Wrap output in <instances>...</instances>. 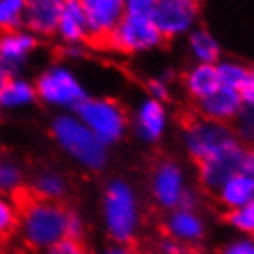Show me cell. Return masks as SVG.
<instances>
[{
  "instance_id": "cell-9",
  "label": "cell",
  "mask_w": 254,
  "mask_h": 254,
  "mask_svg": "<svg viewBox=\"0 0 254 254\" xmlns=\"http://www.w3.org/2000/svg\"><path fill=\"white\" fill-rule=\"evenodd\" d=\"M188 190L190 184L180 163L175 160H162L156 163L150 175V195L158 208L165 212L180 208Z\"/></svg>"
},
{
  "instance_id": "cell-10",
  "label": "cell",
  "mask_w": 254,
  "mask_h": 254,
  "mask_svg": "<svg viewBox=\"0 0 254 254\" xmlns=\"http://www.w3.org/2000/svg\"><path fill=\"white\" fill-rule=\"evenodd\" d=\"M87 24V43L102 47L125 17V0H80Z\"/></svg>"
},
{
  "instance_id": "cell-5",
  "label": "cell",
  "mask_w": 254,
  "mask_h": 254,
  "mask_svg": "<svg viewBox=\"0 0 254 254\" xmlns=\"http://www.w3.org/2000/svg\"><path fill=\"white\" fill-rule=\"evenodd\" d=\"M74 115L106 147L121 141L130 125L125 106L117 100L104 97H87L74 110Z\"/></svg>"
},
{
  "instance_id": "cell-13",
  "label": "cell",
  "mask_w": 254,
  "mask_h": 254,
  "mask_svg": "<svg viewBox=\"0 0 254 254\" xmlns=\"http://www.w3.org/2000/svg\"><path fill=\"white\" fill-rule=\"evenodd\" d=\"M165 236L180 243L184 249L198 245L206 236V221L198 210L191 208H177L171 210L163 221Z\"/></svg>"
},
{
  "instance_id": "cell-2",
  "label": "cell",
  "mask_w": 254,
  "mask_h": 254,
  "mask_svg": "<svg viewBox=\"0 0 254 254\" xmlns=\"http://www.w3.org/2000/svg\"><path fill=\"white\" fill-rule=\"evenodd\" d=\"M102 221L113 243L130 245L141 230V208L135 190L115 178L106 186L102 197Z\"/></svg>"
},
{
  "instance_id": "cell-12",
  "label": "cell",
  "mask_w": 254,
  "mask_h": 254,
  "mask_svg": "<svg viewBox=\"0 0 254 254\" xmlns=\"http://www.w3.org/2000/svg\"><path fill=\"white\" fill-rule=\"evenodd\" d=\"M132 128H134V134L143 143L154 145L162 141L169 128V110L165 106V102L154 100L150 97L139 100V104L134 110Z\"/></svg>"
},
{
  "instance_id": "cell-37",
  "label": "cell",
  "mask_w": 254,
  "mask_h": 254,
  "mask_svg": "<svg viewBox=\"0 0 254 254\" xmlns=\"http://www.w3.org/2000/svg\"><path fill=\"white\" fill-rule=\"evenodd\" d=\"M7 72L4 71V67H2V65H0V89H2V87H4V84H6L7 82Z\"/></svg>"
},
{
  "instance_id": "cell-36",
  "label": "cell",
  "mask_w": 254,
  "mask_h": 254,
  "mask_svg": "<svg viewBox=\"0 0 254 254\" xmlns=\"http://www.w3.org/2000/svg\"><path fill=\"white\" fill-rule=\"evenodd\" d=\"M100 254H135V251L130 245H119V243H113L110 247H106Z\"/></svg>"
},
{
  "instance_id": "cell-35",
  "label": "cell",
  "mask_w": 254,
  "mask_h": 254,
  "mask_svg": "<svg viewBox=\"0 0 254 254\" xmlns=\"http://www.w3.org/2000/svg\"><path fill=\"white\" fill-rule=\"evenodd\" d=\"M243 171H245L251 178H254V147L245 148V162H243Z\"/></svg>"
},
{
  "instance_id": "cell-1",
  "label": "cell",
  "mask_w": 254,
  "mask_h": 254,
  "mask_svg": "<svg viewBox=\"0 0 254 254\" xmlns=\"http://www.w3.org/2000/svg\"><path fill=\"white\" fill-rule=\"evenodd\" d=\"M17 198L21 204L17 236L21 238L24 247L32 253L43 254L58 241L69 238L71 208H67L64 202L34 198L28 191H24Z\"/></svg>"
},
{
  "instance_id": "cell-20",
  "label": "cell",
  "mask_w": 254,
  "mask_h": 254,
  "mask_svg": "<svg viewBox=\"0 0 254 254\" xmlns=\"http://www.w3.org/2000/svg\"><path fill=\"white\" fill-rule=\"evenodd\" d=\"M186 47H188L193 64L215 65L223 58L219 39L212 34V30L200 24L186 36Z\"/></svg>"
},
{
  "instance_id": "cell-39",
  "label": "cell",
  "mask_w": 254,
  "mask_h": 254,
  "mask_svg": "<svg viewBox=\"0 0 254 254\" xmlns=\"http://www.w3.org/2000/svg\"><path fill=\"white\" fill-rule=\"evenodd\" d=\"M195 254H198V253H195Z\"/></svg>"
},
{
  "instance_id": "cell-17",
  "label": "cell",
  "mask_w": 254,
  "mask_h": 254,
  "mask_svg": "<svg viewBox=\"0 0 254 254\" xmlns=\"http://www.w3.org/2000/svg\"><path fill=\"white\" fill-rule=\"evenodd\" d=\"M180 85L184 93L188 95V99L197 104L198 100L208 97L219 87L217 72L215 65H204V64H193L190 65L184 74L180 76Z\"/></svg>"
},
{
  "instance_id": "cell-25",
  "label": "cell",
  "mask_w": 254,
  "mask_h": 254,
  "mask_svg": "<svg viewBox=\"0 0 254 254\" xmlns=\"http://www.w3.org/2000/svg\"><path fill=\"white\" fill-rule=\"evenodd\" d=\"M19 215H21L19 198L0 193V243L11 240L17 234Z\"/></svg>"
},
{
  "instance_id": "cell-4",
  "label": "cell",
  "mask_w": 254,
  "mask_h": 254,
  "mask_svg": "<svg viewBox=\"0 0 254 254\" xmlns=\"http://www.w3.org/2000/svg\"><path fill=\"white\" fill-rule=\"evenodd\" d=\"M180 141L186 154L197 163L206 162L226 148L238 145L230 125L204 119L198 115H193L184 123Z\"/></svg>"
},
{
  "instance_id": "cell-3",
  "label": "cell",
  "mask_w": 254,
  "mask_h": 254,
  "mask_svg": "<svg viewBox=\"0 0 254 254\" xmlns=\"http://www.w3.org/2000/svg\"><path fill=\"white\" fill-rule=\"evenodd\" d=\"M52 135L65 154L87 171H100L108 162V147L97 139L74 113H62L52 121Z\"/></svg>"
},
{
  "instance_id": "cell-34",
  "label": "cell",
  "mask_w": 254,
  "mask_h": 254,
  "mask_svg": "<svg viewBox=\"0 0 254 254\" xmlns=\"http://www.w3.org/2000/svg\"><path fill=\"white\" fill-rule=\"evenodd\" d=\"M240 95H241V100H243V106L254 108V69H253V74H251L249 84L241 89Z\"/></svg>"
},
{
  "instance_id": "cell-19",
  "label": "cell",
  "mask_w": 254,
  "mask_h": 254,
  "mask_svg": "<svg viewBox=\"0 0 254 254\" xmlns=\"http://www.w3.org/2000/svg\"><path fill=\"white\" fill-rule=\"evenodd\" d=\"M213 195L217 197V202L226 212L243 208L251 200H254V178L249 177L245 171H241L228 178Z\"/></svg>"
},
{
  "instance_id": "cell-21",
  "label": "cell",
  "mask_w": 254,
  "mask_h": 254,
  "mask_svg": "<svg viewBox=\"0 0 254 254\" xmlns=\"http://www.w3.org/2000/svg\"><path fill=\"white\" fill-rule=\"evenodd\" d=\"M34 198L39 200H49V202H62L69 191L67 178L58 173V171H39L36 177L32 178L26 190Z\"/></svg>"
},
{
  "instance_id": "cell-38",
  "label": "cell",
  "mask_w": 254,
  "mask_h": 254,
  "mask_svg": "<svg viewBox=\"0 0 254 254\" xmlns=\"http://www.w3.org/2000/svg\"><path fill=\"white\" fill-rule=\"evenodd\" d=\"M182 254H188V253H182Z\"/></svg>"
},
{
  "instance_id": "cell-29",
  "label": "cell",
  "mask_w": 254,
  "mask_h": 254,
  "mask_svg": "<svg viewBox=\"0 0 254 254\" xmlns=\"http://www.w3.org/2000/svg\"><path fill=\"white\" fill-rule=\"evenodd\" d=\"M226 223L240 236H254V200L243 208L226 212Z\"/></svg>"
},
{
  "instance_id": "cell-23",
  "label": "cell",
  "mask_w": 254,
  "mask_h": 254,
  "mask_svg": "<svg viewBox=\"0 0 254 254\" xmlns=\"http://www.w3.org/2000/svg\"><path fill=\"white\" fill-rule=\"evenodd\" d=\"M215 72H217L219 85L241 91L249 84L253 69L249 65L238 62V60H232V58H221L215 64Z\"/></svg>"
},
{
  "instance_id": "cell-7",
  "label": "cell",
  "mask_w": 254,
  "mask_h": 254,
  "mask_svg": "<svg viewBox=\"0 0 254 254\" xmlns=\"http://www.w3.org/2000/svg\"><path fill=\"white\" fill-rule=\"evenodd\" d=\"M36 93L39 99L50 106L65 108L72 112L87 99V93L80 80L62 65L50 67L37 78Z\"/></svg>"
},
{
  "instance_id": "cell-14",
  "label": "cell",
  "mask_w": 254,
  "mask_h": 254,
  "mask_svg": "<svg viewBox=\"0 0 254 254\" xmlns=\"http://www.w3.org/2000/svg\"><path fill=\"white\" fill-rule=\"evenodd\" d=\"M241 108H243V100H241L240 91L225 87V85H219L215 91L195 104L198 117L225 123V125H230L236 119Z\"/></svg>"
},
{
  "instance_id": "cell-18",
  "label": "cell",
  "mask_w": 254,
  "mask_h": 254,
  "mask_svg": "<svg viewBox=\"0 0 254 254\" xmlns=\"http://www.w3.org/2000/svg\"><path fill=\"white\" fill-rule=\"evenodd\" d=\"M56 34L65 45H85L87 43V24H85V15L80 0L64 2Z\"/></svg>"
},
{
  "instance_id": "cell-33",
  "label": "cell",
  "mask_w": 254,
  "mask_h": 254,
  "mask_svg": "<svg viewBox=\"0 0 254 254\" xmlns=\"http://www.w3.org/2000/svg\"><path fill=\"white\" fill-rule=\"evenodd\" d=\"M186 253V249L177 243L175 240H171V238H162V240L158 241V245H156V253L154 254H182Z\"/></svg>"
},
{
  "instance_id": "cell-27",
  "label": "cell",
  "mask_w": 254,
  "mask_h": 254,
  "mask_svg": "<svg viewBox=\"0 0 254 254\" xmlns=\"http://www.w3.org/2000/svg\"><path fill=\"white\" fill-rule=\"evenodd\" d=\"M234 135L241 147H254V108L243 106L236 119L230 123Z\"/></svg>"
},
{
  "instance_id": "cell-28",
  "label": "cell",
  "mask_w": 254,
  "mask_h": 254,
  "mask_svg": "<svg viewBox=\"0 0 254 254\" xmlns=\"http://www.w3.org/2000/svg\"><path fill=\"white\" fill-rule=\"evenodd\" d=\"M175 72L171 69H165V71L158 72L156 76L148 78L147 84H145V89H147V97L154 100H160V102H167V100L173 97V85H175Z\"/></svg>"
},
{
  "instance_id": "cell-8",
  "label": "cell",
  "mask_w": 254,
  "mask_h": 254,
  "mask_svg": "<svg viewBox=\"0 0 254 254\" xmlns=\"http://www.w3.org/2000/svg\"><path fill=\"white\" fill-rule=\"evenodd\" d=\"M198 0H158L150 13V21L154 22L163 41L186 37L195 26H198Z\"/></svg>"
},
{
  "instance_id": "cell-26",
  "label": "cell",
  "mask_w": 254,
  "mask_h": 254,
  "mask_svg": "<svg viewBox=\"0 0 254 254\" xmlns=\"http://www.w3.org/2000/svg\"><path fill=\"white\" fill-rule=\"evenodd\" d=\"M28 0H0V32L21 30Z\"/></svg>"
},
{
  "instance_id": "cell-24",
  "label": "cell",
  "mask_w": 254,
  "mask_h": 254,
  "mask_svg": "<svg viewBox=\"0 0 254 254\" xmlns=\"http://www.w3.org/2000/svg\"><path fill=\"white\" fill-rule=\"evenodd\" d=\"M28 190L24 171L13 160H0V193L7 197H21Z\"/></svg>"
},
{
  "instance_id": "cell-30",
  "label": "cell",
  "mask_w": 254,
  "mask_h": 254,
  "mask_svg": "<svg viewBox=\"0 0 254 254\" xmlns=\"http://www.w3.org/2000/svg\"><path fill=\"white\" fill-rule=\"evenodd\" d=\"M217 254H254V236H238L226 241Z\"/></svg>"
},
{
  "instance_id": "cell-32",
  "label": "cell",
  "mask_w": 254,
  "mask_h": 254,
  "mask_svg": "<svg viewBox=\"0 0 254 254\" xmlns=\"http://www.w3.org/2000/svg\"><path fill=\"white\" fill-rule=\"evenodd\" d=\"M158 0H125V13L150 17Z\"/></svg>"
},
{
  "instance_id": "cell-22",
  "label": "cell",
  "mask_w": 254,
  "mask_h": 254,
  "mask_svg": "<svg viewBox=\"0 0 254 254\" xmlns=\"http://www.w3.org/2000/svg\"><path fill=\"white\" fill-rule=\"evenodd\" d=\"M36 99V85L26 82V80H22V78H7L4 87L0 89V106L7 108V110L28 106Z\"/></svg>"
},
{
  "instance_id": "cell-15",
  "label": "cell",
  "mask_w": 254,
  "mask_h": 254,
  "mask_svg": "<svg viewBox=\"0 0 254 254\" xmlns=\"http://www.w3.org/2000/svg\"><path fill=\"white\" fill-rule=\"evenodd\" d=\"M37 47L34 34L26 30H7L0 32V65L4 67L7 76H15L24 64V60Z\"/></svg>"
},
{
  "instance_id": "cell-11",
  "label": "cell",
  "mask_w": 254,
  "mask_h": 254,
  "mask_svg": "<svg viewBox=\"0 0 254 254\" xmlns=\"http://www.w3.org/2000/svg\"><path fill=\"white\" fill-rule=\"evenodd\" d=\"M243 162H245V147L238 143L223 150L221 154L197 163V178L200 188L208 193H215L228 178L243 171Z\"/></svg>"
},
{
  "instance_id": "cell-31",
  "label": "cell",
  "mask_w": 254,
  "mask_h": 254,
  "mask_svg": "<svg viewBox=\"0 0 254 254\" xmlns=\"http://www.w3.org/2000/svg\"><path fill=\"white\" fill-rule=\"evenodd\" d=\"M43 254H89L85 247L84 240H74V238H65L58 241L56 245L47 249Z\"/></svg>"
},
{
  "instance_id": "cell-6",
  "label": "cell",
  "mask_w": 254,
  "mask_h": 254,
  "mask_svg": "<svg viewBox=\"0 0 254 254\" xmlns=\"http://www.w3.org/2000/svg\"><path fill=\"white\" fill-rule=\"evenodd\" d=\"M163 43L165 41L156 30L150 17L125 13L102 47L125 56H139L158 50Z\"/></svg>"
},
{
  "instance_id": "cell-16",
  "label": "cell",
  "mask_w": 254,
  "mask_h": 254,
  "mask_svg": "<svg viewBox=\"0 0 254 254\" xmlns=\"http://www.w3.org/2000/svg\"><path fill=\"white\" fill-rule=\"evenodd\" d=\"M65 0H28L22 26L34 36L50 37L58 32Z\"/></svg>"
}]
</instances>
